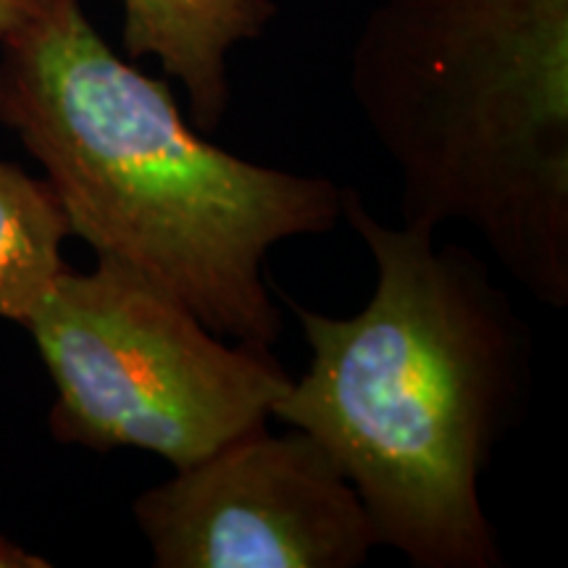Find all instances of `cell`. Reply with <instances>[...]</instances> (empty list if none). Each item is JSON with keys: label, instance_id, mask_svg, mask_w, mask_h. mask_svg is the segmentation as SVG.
<instances>
[{"label": "cell", "instance_id": "ba28073f", "mask_svg": "<svg viewBox=\"0 0 568 568\" xmlns=\"http://www.w3.org/2000/svg\"><path fill=\"white\" fill-rule=\"evenodd\" d=\"M51 566L48 560H42L40 556H32L24 548H19L17 542L11 539L0 537V568H45Z\"/></svg>", "mask_w": 568, "mask_h": 568}, {"label": "cell", "instance_id": "6da1fadb", "mask_svg": "<svg viewBox=\"0 0 568 568\" xmlns=\"http://www.w3.org/2000/svg\"><path fill=\"white\" fill-rule=\"evenodd\" d=\"M343 219L372 253L374 293L347 318L284 295L311 361L272 416L335 458L376 548L414 568H503L481 477L527 414L529 322L468 247L379 222L353 187Z\"/></svg>", "mask_w": 568, "mask_h": 568}, {"label": "cell", "instance_id": "3957f363", "mask_svg": "<svg viewBox=\"0 0 568 568\" xmlns=\"http://www.w3.org/2000/svg\"><path fill=\"white\" fill-rule=\"evenodd\" d=\"M351 95L400 219L464 224L545 308L568 305V0H379Z\"/></svg>", "mask_w": 568, "mask_h": 568}, {"label": "cell", "instance_id": "5b68a950", "mask_svg": "<svg viewBox=\"0 0 568 568\" xmlns=\"http://www.w3.org/2000/svg\"><path fill=\"white\" fill-rule=\"evenodd\" d=\"M155 568H358L376 537L364 503L308 432L266 424L140 493Z\"/></svg>", "mask_w": 568, "mask_h": 568}, {"label": "cell", "instance_id": "277c9868", "mask_svg": "<svg viewBox=\"0 0 568 568\" xmlns=\"http://www.w3.org/2000/svg\"><path fill=\"white\" fill-rule=\"evenodd\" d=\"M24 329L55 387L59 443L151 453L174 471L266 424L293 385L268 347L216 335L111 261L67 268Z\"/></svg>", "mask_w": 568, "mask_h": 568}, {"label": "cell", "instance_id": "9c48e42d", "mask_svg": "<svg viewBox=\"0 0 568 568\" xmlns=\"http://www.w3.org/2000/svg\"><path fill=\"white\" fill-rule=\"evenodd\" d=\"M40 0H0V40L11 32L27 13L38 9Z\"/></svg>", "mask_w": 568, "mask_h": 568}, {"label": "cell", "instance_id": "8992f818", "mask_svg": "<svg viewBox=\"0 0 568 568\" xmlns=\"http://www.w3.org/2000/svg\"><path fill=\"white\" fill-rule=\"evenodd\" d=\"M124 51L155 59L180 82L190 122L203 134L224 124L232 101L230 53L264 38L280 13L274 0H122Z\"/></svg>", "mask_w": 568, "mask_h": 568}, {"label": "cell", "instance_id": "7a4b0ae2", "mask_svg": "<svg viewBox=\"0 0 568 568\" xmlns=\"http://www.w3.org/2000/svg\"><path fill=\"white\" fill-rule=\"evenodd\" d=\"M0 124L45 172L71 234L234 343L272 347L268 253L343 222V187L240 159L109 48L80 0H40L0 40Z\"/></svg>", "mask_w": 568, "mask_h": 568}, {"label": "cell", "instance_id": "52a82bcc", "mask_svg": "<svg viewBox=\"0 0 568 568\" xmlns=\"http://www.w3.org/2000/svg\"><path fill=\"white\" fill-rule=\"evenodd\" d=\"M69 219L45 180L0 161V318L24 326L67 272Z\"/></svg>", "mask_w": 568, "mask_h": 568}]
</instances>
